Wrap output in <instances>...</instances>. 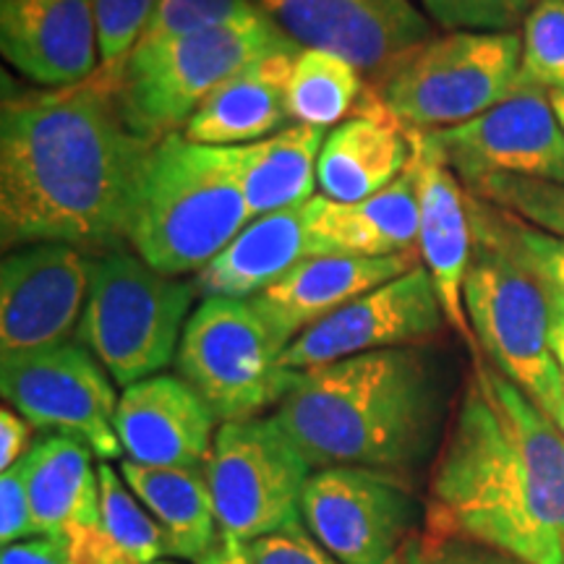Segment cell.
Listing matches in <instances>:
<instances>
[{
	"label": "cell",
	"mask_w": 564,
	"mask_h": 564,
	"mask_svg": "<svg viewBox=\"0 0 564 564\" xmlns=\"http://www.w3.org/2000/svg\"><path fill=\"white\" fill-rule=\"evenodd\" d=\"M152 152V141L126 123L116 66H102L76 87L6 95L3 249L32 243L100 253L123 249Z\"/></svg>",
	"instance_id": "6da1fadb"
},
{
	"label": "cell",
	"mask_w": 564,
	"mask_h": 564,
	"mask_svg": "<svg viewBox=\"0 0 564 564\" xmlns=\"http://www.w3.org/2000/svg\"><path fill=\"white\" fill-rule=\"evenodd\" d=\"M426 531L564 564V434L481 352L436 449Z\"/></svg>",
	"instance_id": "7a4b0ae2"
},
{
	"label": "cell",
	"mask_w": 564,
	"mask_h": 564,
	"mask_svg": "<svg viewBox=\"0 0 564 564\" xmlns=\"http://www.w3.org/2000/svg\"><path fill=\"white\" fill-rule=\"evenodd\" d=\"M272 415L314 470L350 465L408 478L440 440L442 371L426 345L364 352L299 371Z\"/></svg>",
	"instance_id": "3957f363"
},
{
	"label": "cell",
	"mask_w": 564,
	"mask_h": 564,
	"mask_svg": "<svg viewBox=\"0 0 564 564\" xmlns=\"http://www.w3.org/2000/svg\"><path fill=\"white\" fill-rule=\"evenodd\" d=\"M470 196L474 253L463 303L484 356L512 379L541 411L564 403V382L552 350L556 308L564 306L525 257L510 212Z\"/></svg>",
	"instance_id": "277c9868"
},
{
	"label": "cell",
	"mask_w": 564,
	"mask_h": 564,
	"mask_svg": "<svg viewBox=\"0 0 564 564\" xmlns=\"http://www.w3.org/2000/svg\"><path fill=\"white\" fill-rule=\"evenodd\" d=\"M251 223L238 147L162 139L147 165L129 243L147 264L181 278L202 272Z\"/></svg>",
	"instance_id": "5b68a950"
},
{
	"label": "cell",
	"mask_w": 564,
	"mask_h": 564,
	"mask_svg": "<svg viewBox=\"0 0 564 564\" xmlns=\"http://www.w3.org/2000/svg\"><path fill=\"white\" fill-rule=\"evenodd\" d=\"M295 42L262 13L154 47H133L118 68V102L141 139L158 141L186 129L204 100L238 70Z\"/></svg>",
	"instance_id": "8992f818"
},
{
	"label": "cell",
	"mask_w": 564,
	"mask_h": 564,
	"mask_svg": "<svg viewBox=\"0 0 564 564\" xmlns=\"http://www.w3.org/2000/svg\"><path fill=\"white\" fill-rule=\"evenodd\" d=\"M196 295L194 282L167 278L139 253H97L79 337L126 390L175 361Z\"/></svg>",
	"instance_id": "52a82bcc"
},
{
	"label": "cell",
	"mask_w": 564,
	"mask_h": 564,
	"mask_svg": "<svg viewBox=\"0 0 564 564\" xmlns=\"http://www.w3.org/2000/svg\"><path fill=\"white\" fill-rule=\"evenodd\" d=\"M520 51L518 32L434 34L369 84L405 129H455L510 95Z\"/></svg>",
	"instance_id": "ba28073f"
},
{
	"label": "cell",
	"mask_w": 564,
	"mask_h": 564,
	"mask_svg": "<svg viewBox=\"0 0 564 564\" xmlns=\"http://www.w3.org/2000/svg\"><path fill=\"white\" fill-rule=\"evenodd\" d=\"M285 348L251 301L202 299L183 329L175 366L217 421H243L280 405L299 379V371L280 366Z\"/></svg>",
	"instance_id": "9c48e42d"
},
{
	"label": "cell",
	"mask_w": 564,
	"mask_h": 564,
	"mask_svg": "<svg viewBox=\"0 0 564 564\" xmlns=\"http://www.w3.org/2000/svg\"><path fill=\"white\" fill-rule=\"evenodd\" d=\"M312 474L274 415L220 423L204 465L220 533L251 544L303 528L301 497Z\"/></svg>",
	"instance_id": "30bf717a"
},
{
	"label": "cell",
	"mask_w": 564,
	"mask_h": 564,
	"mask_svg": "<svg viewBox=\"0 0 564 564\" xmlns=\"http://www.w3.org/2000/svg\"><path fill=\"white\" fill-rule=\"evenodd\" d=\"M421 507L405 476L371 468H322L301 497L303 528L340 564H390L419 531Z\"/></svg>",
	"instance_id": "8fae6325"
},
{
	"label": "cell",
	"mask_w": 564,
	"mask_h": 564,
	"mask_svg": "<svg viewBox=\"0 0 564 564\" xmlns=\"http://www.w3.org/2000/svg\"><path fill=\"white\" fill-rule=\"evenodd\" d=\"M0 390L32 426L74 436L102 460L123 455L116 432L121 394L87 345L66 340L3 356Z\"/></svg>",
	"instance_id": "7c38bea8"
},
{
	"label": "cell",
	"mask_w": 564,
	"mask_h": 564,
	"mask_svg": "<svg viewBox=\"0 0 564 564\" xmlns=\"http://www.w3.org/2000/svg\"><path fill=\"white\" fill-rule=\"evenodd\" d=\"M449 322L440 293L426 267L419 264L301 333L282 352L280 366L308 371L364 352L426 345Z\"/></svg>",
	"instance_id": "4fadbf2b"
},
{
	"label": "cell",
	"mask_w": 564,
	"mask_h": 564,
	"mask_svg": "<svg viewBox=\"0 0 564 564\" xmlns=\"http://www.w3.org/2000/svg\"><path fill=\"white\" fill-rule=\"evenodd\" d=\"M426 133L465 188L494 175L564 183V131L544 89L514 84L484 116Z\"/></svg>",
	"instance_id": "5bb4252c"
},
{
	"label": "cell",
	"mask_w": 564,
	"mask_h": 564,
	"mask_svg": "<svg viewBox=\"0 0 564 564\" xmlns=\"http://www.w3.org/2000/svg\"><path fill=\"white\" fill-rule=\"evenodd\" d=\"M95 257L68 243L13 249L0 267L3 356L70 340L87 308Z\"/></svg>",
	"instance_id": "9a60e30c"
},
{
	"label": "cell",
	"mask_w": 564,
	"mask_h": 564,
	"mask_svg": "<svg viewBox=\"0 0 564 564\" xmlns=\"http://www.w3.org/2000/svg\"><path fill=\"white\" fill-rule=\"evenodd\" d=\"M299 47L340 55L377 79L400 55L434 37L413 0H257Z\"/></svg>",
	"instance_id": "2e32d148"
},
{
	"label": "cell",
	"mask_w": 564,
	"mask_h": 564,
	"mask_svg": "<svg viewBox=\"0 0 564 564\" xmlns=\"http://www.w3.org/2000/svg\"><path fill=\"white\" fill-rule=\"evenodd\" d=\"M411 131V171L419 188V251L421 262L432 274L449 327L476 348L474 329L463 303V285L474 253V223L470 196L440 147L426 131Z\"/></svg>",
	"instance_id": "e0dca14e"
},
{
	"label": "cell",
	"mask_w": 564,
	"mask_h": 564,
	"mask_svg": "<svg viewBox=\"0 0 564 564\" xmlns=\"http://www.w3.org/2000/svg\"><path fill=\"white\" fill-rule=\"evenodd\" d=\"M3 58L42 89H63L102 68L91 0H0Z\"/></svg>",
	"instance_id": "ac0fdd59"
},
{
	"label": "cell",
	"mask_w": 564,
	"mask_h": 564,
	"mask_svg": "<svg viewBox=\"0 0 564 564\" xmlns=\"http://www.w3.org/2000/svg\"><path fill=\"white\" fill-rule=\"evenodd\" d=\"M217 423L202 394L171 373L126 387L116 413L126 460L154 468H204L215 447Z\"/></svg>",
	"instance_id": "d6986e66"
},
{
	"label": "cell",
	"mask_w": 564,
	"mask_h": 564,
	"mask_svg": "<svg viewBox=\"0 0 564 564\" xmlns=\"http://www.w3.org/2000/svg\"><path fill=\"white\" fill-rule=\"evenodd\" d=\"M423 264L421 251L398 257H308L274 285L249 299L282 343L340 312L358 295Z\"/></svg>",
	"instance_id": "ffe728a7"
},
{
	"label": "cell",
	"mask_w": 564,
	"mask_h": 564,
	"mask_svg": "<svg viewBox=\"0 0 564 564\" xmlns=\"http://www.w3.org/2000/svg\"><path fill=\"white\" fill-rule=\"evenodd\" d=\"M411 158V131L366 82L356 112L324 139L316 183L333 202H364L405 175Z\"/></svg>",
	"instance_id": "44dd1931"
},
{
	"label": "cell",
	"mask_w": 564,
	"mask_h": 564,
	"mask_svg": "<svg viewBox=\"0 0 564 564\" xmlns=\"http://www.w3.org/2000/svg\"><path fill=\"white\" fill-rule=\"evenodd\" d=\"M312 257H398L419 251V188L408 165L384 192L364 202L314 196L306 207Z\"/></svg>",
	"instance_id": "7402d4cb"
},
{
	"label": "cell",
	"mask_w": 564,
	"mask_h": 564,
	"mask_svg": "<svg viewBox=\"0 0 564 564\" xmlns=\"http://www.w3.org/2000/svg\"><path fill=\"white\" fill-rule=\"evenodd\" d=\"M295 51L253 61L204 100L181 133L194 144L246 147L282 131L288 116V82Z\"/></svg>",
	"instance_id": "603a6c76"
},
{
	"label": "cell",
	"mask_w": 564,
	"mask_h": 564,
	"mask_svg": "<svg viewBox=\"0 0 564 564\" xmlns=\"http://www.w3.org/2000/svg\"><path fill=\"white\" fill-rule=\"evenodd\" d=\"M308 202L253 217L228 249L196 272L194 285L199 299H257L282 274L312 257L306 225Z\"/></svg>",
	"instance_id": "cb8c5ba5"
},
{
	"label": "cell",
	"mask_w": 564,
	"mask_h": 564,
	"mask_svg": "<svg viewBox=\"0 0 564 564\" xmlns=\"http://www.w3.org/2000/svg\"><path fill=\"white\" fill-rule=\"evenodd\" d=\"M91 455L74 436L51 434L21 460L40 535L68 539L100 523V468L91 465Z\"/></svg>",
	"instance_id": "d4e9b609"
},
{
	"label": "cell",
	"mask_w": 564,
	"mask_h": 564,
	"mask_svg": "<svg viewBox=\"0 0 564 564\" xmlns=\"http://www.w3.org/2000/svg\"><path fill=\"white\" fill-rule=\"evenodd\" d=\"M121 476L158 520L171 556L199 562L220 539L204 468H154L121 460Z\"/></svg>",
	"instance_id": "484cf974"
},
{
	"label": "cell",
	"mask_w": 564,
	"mask_h": 564,
	"mask_svg": "<svg viewBox=\"0 0 564 564\" xmlns=\"http://www.w3.org/2000/svg\"><path fill=\"white\" fill-rule=\"evenodd\" d=\"M324 139V129L295 123L262 141L238 147L251 220L314 199Z\"/></svg>",
	"instance_id": "4316f807"
},
{
	"label": "cell",
	"mask_w": 564,
	"mask_h": 564,
	"mask_svg": "<svg viewBox=\"0 0 564 564\" xmlns=\"http://www.w3.org/2000/svg\"><path fill=\"white\" fill-rule=\"evenodd\" d=\"M100 523L66 539L70 564H152L171 554L167 539L121 474L100 465Z\"/></svg>",
	"instance_id": "83f0119b"
},
{
	"label": "cell",
	"mask_w": 564,
	"mask_h": 564,
	"mask_svg": "<svg viewBox=\"0 0 564 564\" xmlns=\"http://www.w3.org/2000/svg\"><path fill=\"white\" fill-rule=\"evenodd\" d=\"M366 89L361 68L340 55L301 47L288 82V116L327 131L352 116Z\"/></svg>",
	"instance_id": "f1b7e54d"
},
{
	"label": "cell",
	"mask_w": 564,
	"mask_h": 564,
	"mask_svg": "<svg viewBox=\"0 0 564 564\" xmlns=\"http://www.w3.org/2000/svg\"><path fill=\"white\" fill-rule=\"evenodd\" d=\"M518 84L552 91L564 89V0H535L523 21Z\"/></svg>",
	"instance_id": "f546056e"
},
{
	"label": "cell",
	"mask_w": 564,
	"mask_h": 564,
	"mask_svg": "<svg viewBox=\"0 0 564 564\" xmlns=\"http://www.w3.org/2000/svg\"><path fill=\"white\" fill-rule=\"evenodd\" d=\"M262 13L257 0H158L150 24L133 47H154Z\"/></svg>",
	"instance_id": "4dcf8cb0"
},
{
	"label": "cell",
	"mask_w": 564,
	"mask_h": 564,
	"mask_svg": "<svg viewBox=\"0 0 564 564\" xmlns=\"http://www.w3.org/2000/svg\"><path fill=\"white\" fill-rule=\"evenodd\" d=\"M468 194L510 212L533 228L564 238V183L494 175L468 186Z\"/></svg>",
	"instance_id": "1f68e13d"
},
{
	"label": "cell",
	"mask_w": 564,
	"mask_h": 564,
	"mask_svg": "<svg viewBox=\"0 0 564 564\" xmlns=\"http://www.w3.org/2000/svg\"><path fill=\"white\" fill-rule=\"evenodd\" d=\"M444 32H514L535 0H419Z\"/></svg>",
	"instance_id": "d6a6232c"
},
{
	"label": "cell",
	"mask_w": 564,
	"mask_h": 564,
	"mask_svg": "<svg viewBox=\"0 0 564 564\" xmlns=\"http://www.w3.org/2000/svg\"><path fill=\"white\" fill-rule=\"evenodd\" d=\"M91 3L100 26L102 66H116L141 40L158 0H91Z\"/></svg>",
	"instance_id": "836d02e7"
},
{
	"label": "cell",
	"mask_w": 564,
	"mask_h": 564,
	"mask_svg": "<svg viewBox=\"0 0 564 564\" xmlns=\"http://www.w3.org/2000/svg\"><path fill=\"white\" fill-rule=\"evenodd\" d=\"M390 564H520L518 560L486 549L476 541L453 539V535H436L423 528L408 541L403 552Z\"/></svg>",
	"instance_id": "e575fe53"
},
{
	"label": "cell",
	"mask_w": 564,
	"mask_h": 564,
	"mask_svg": "<svg viewBox=\"0 0 564 564\" xmlns=\"http://www.w3.org/2000/svg\"><path fill=\"white\" fill-rule=\"evenodd\" d=\"M32 535L40 533L34 525L24 465L19 460L0 476V541H3V546H11L19 544L21 539H32Z\"/></svg>",
	"instance_id": "d590c367"
},
{
	"label": "cell",
	"mask_w": 564,
	"mask_h": 564,
	"mask_svg": "<svg viewBox=\"0 0 564 564\" xmlns=\"http://www.w3.org/2000/svg\"><path fill=\"white\" fill-rule=\"evenodd\" d=\"M253 564H340L312 539L306 528L264 535L246 544Z\"/></svg>",
	"instance_id": "8d00e7d4"
},
{
	"label": "cell",
	"mask_w": 564,
	"mask_h": 564,
	"mask_svg": "<svg viewBox=\"0 0 564 564\" xmlns=\"http://www.w3.org/2000/svg\"><path fill=\"white\" fill-rule=\"evenodd\" d=\"M514 232H518V241L523 246L525 257L531 259V264L552 288L560 303H564V238L533 228V225L518 220V217H514Z\"/></svg>",
	"instance_id": "74e56055"
},
{
	"label": "cell",
	"mask_w": 564,
	"mask_h": 564,
	"mask_svg": "<svg viewBox=\"0 0 564 564\" xmlns=\"http://www.w3.org/2000/svg\"><path fill=\"white\" fill-rule=\"evenodd\" d=\"M0 564H70V554L66 539L40 535L34 541H19V544L3 546Z\"/></svg>",
	"instance_id": "f35d334b"
},
{
	"label": "cell",
	"mask_w": 564,
	"mask_h": 564,
	"mask_svg": "<svg viewBox=\"0 0 564 564\" xmlns=\"http://www.w3.org/2000/svg\"><path fill=\"white\" fill-rule=\"evenodd\" d=\"M32 447V423L11 408H3L0 411V468L9 470L11 465L24 460Z\"/></svg>",
	"instance_id": "ab89813d"
},
{
	"label": "cell",
	"mask_w": 564,
	"mask_h": 564,
	"mask_svg": "<svg viewBox=\"0 0 564 564\" xmlns=\"http://www.w3.org/2000/svg\"><path fill=\"white\" fill-rule=\"evenodd\" d=\"M196 564H253L243 541L232 539V535H223L217 539V544L209 549Z\"/></svg>",
	"instance_id": "60d3db41"
},
{
	"label": "cell",
	"mask_w": 564,
	"mask_h": 564,
	"mask_svg": "<svg viewBox=\"0 0 564 564\" xmlns=\"http://www.w3.org/2000/svg\"><path fill=\"white\" fill-rule=\"evenodd\" d=\"M552 350H554L556 364H560L562 382H564V306L556 308V316H554V327H552Z\"/></svg>",
	"instance_id": "b9f144b4"
},
{
	"label": "cell",
	"mask_w": 564,
	"mask_h": 564,
	"mask_svg": "<svg viewBox=\"0 0 564 564\" xmlns=\"http://www.w3.org/2000/svg\"><path fill=\"white\" fill-rule=\"evenodd\" d=\"M549 100H552V108L556 112V121H560L562 131H564V89L562 91H552V95H549Z\"/></svg>",
	"instance_id": "7bdbcfd3"
},
{
	"label": "cell",
	"mask_w": 564,
	"mask_h": 564,
	"mask_svg": "<svg viewBox=\"0 0 564 564\" xmlns=\"http://www.w3.org/2000/svg\"><path fill=\"white\" fill-rule=\"evenodd\" d=\"M552 419H554L556 426H560V432L564 434V403H562L560 408H556V411L552 413Z\"/></svg>",
	"instance_id": "ee69618b"
},
{
	"label": "cell",
	"mask_w": 564,
	"mask_h": 564,
	"mask_svg": "<svg viewBox=\"0 0 564 564\" xmlns=\"http://www.w3.org/2000/svg\"><path fill=\"white\" fill-rule=\"evenodd\" d=\"M152 564H173V562H152Z\"/></svg>",
	"instance_id": "f6af8a7d"
}]
</instances>
